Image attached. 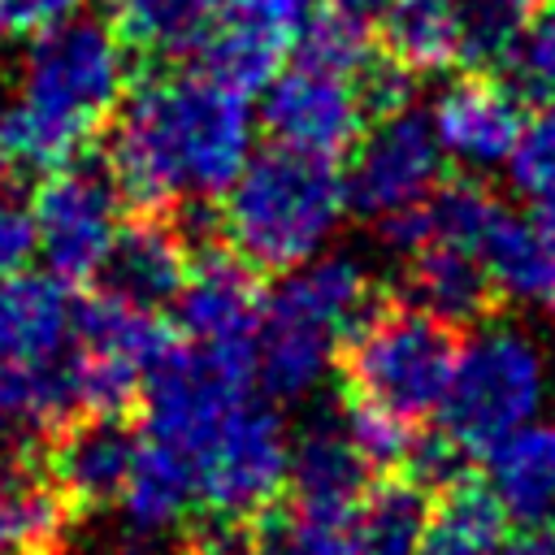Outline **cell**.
Wrapping results in <instances>:
<instances>
[{
	"instance_id": "e575fe53",
	"label": "cell",
	"mask_w": 555,
	"mask_h": 555,
	"mask_svg": "<svg viewBox=\"0 0 555 555\" xmlns=\"http://www.w3.org/2000/svg\"><path fill=\"white\" fill-rule=\"evenodd\" d=\"M308 0H217V17L221 22H238V26H256L269 30L286 43H295L299 22L308 17Z\"/></svg>"
},
{
	"instance_id": "8d00e7d4",
	"label": "cell",
	"mask_w": 555,
	"mask_h": 555,
	"mask_svg": "<svg viewBox=\"0 0 555 555\" xmlns=\"http://www.w3.org/2000/svg\"><path fill=\"white\" fill-rule=\"evenodd\" d=\"M30 434V395H26V369H13L0 360V442L13 434Z\"/></svg>"
},
{
	"instance_id": "4dcf8cb0",
	"label": "cell",
	"mask_w": 555,
	"mask_h": 555,
	"mask_svg": "<svg viewBox=\"0 0 555 555\" xmlns=\"http://www.w3.org/2000/svg\"><path fill=\"white\" fill-rule=\"evenodd\" d=\"M503 69H507V82L516 87L520 100L542 104L555 95V0L533 9V17L525 22Z\"/></svg>"
},
{
	"instance_id": "5b68a950",
	"label": "cell",
	"mask_w": 555,
	"mask_h": 555,
	"mask_svg": "<svg viewBox=\"0 0 555 555\" xmlns=\"http://www.w3.org/2000/svg\"><path fill=\"white\" fill-rule=\"evenodd\" d=\"M455 347H460L455 330L434 312L408 299L399 304L377 299L343 343L338 369H343L347 395L390 408L408 421H421L438 412L447 395Z\"/></svg>"
},
{
	"instance_id": "9c48e42d",
	"label": "cell",
	"mask_w": 555,
	"mask_h": 555,
	"mask_svg": "<svg viewBox=\"0 0 555 555\" xmlns=\"http://www.w3.org/2000/svg\"><path fill=\"white\" fill-rule=\"evenodd\" d=\"M442 182V143L434 126L403 108L390 117H373L369 134L356 139L351 165L343 173L347 208L364 221H382L434 195Z\"/></svg>"
},
{
	"instance_id": "d590c367",
	"label": "cell",
	"mask_w": 555,
	"mask_h": 555,
	"mask_svg": "<svg viewBox=\"0 0 555 555\" xmlns=\"http://www.w3.org/2000/svg\"><path fill=\"white\" fill-rule=\"evenodd\" d=\"M82 0H0V35H35L78 13Z\"/></svg>"
},
{
	"instance_id": "6da1fadb",
	"label": "cell",
	"mask_w": 555,
	"mask_h": 555,
	"mask_svg": "<svg viewBox=\"0 0 555 555\" xmlns=\"http://www.w3.org/2000/svg\"><path fill=\"white\" fill-rule=\"evenodd\" d=\"M251 156L247 95L195 69H160L121 95L104 165L134 208L208 204Z\"/></svg>"
},
{
	"instance_id": "d6a6232c",
	"label": "cell",
	"mask_w": 555,
	"mask_h": 555,
	"mask_svg": "<svg viewBox=\"0 0 555 555\" xmlns=\"http://www.w3.org/2000/svg\"><path fill=\"white\" fill-rule=\"evenodd\" d=\"M356 95L373 117H390V113H403L412 104V91H416V69H408L403 61H395L390 52H377L369 56L360 69H356Z\"/></svg>"
},
{
	"instance_id": "30bf717a",
	"label": "cell",
	"mask_w": 555,
	"mask_h": 555,
	"mask_svg": "<svg viewBox=\"0 0 555 555\" xmlns=\"http://www.w3.org/2000/svg\"><path fill=\"white\" fill-rule=\"evenodd\" d=\"M173 312L186 343L256 360V334L264 317L260 269L243 260L225 238H195V260L173 299Z\"/></svg>"
},
{
	"instance_id": "7c38bea8",
	"label": "cell",
	"mask_w": 555,
	"mask_h": 555,
	"mask_svg": "<svg viewBox=\"0 0 555 555\" xmlns=\"http://www.w3.org/2000/svg\"><path fill=\"white\" fill-rule=\"evenodd\" d=\"M39 460L69 507L104 512L126 494L139 455V429L130 425V416H74L39 438Z\"/></svg>"
},
{
	"instance_id": "d6986e66",
	"label": "cell",
	"mask_w": 555,
	"mask_h": 555,
	"mask_svg": "<svg viewBox=\"0 0 555 555\" xmlns=\"http://www.w3.org/2000/svg\"><path fill=\"white\" fill-rule=\"evenodd\" d=\"M486 486L516 525L555 520V421H525L486 455Z\"/></svg>"
},
{
	"instance_id": "7402d4cb",
	"label": "cell",
	"mask_w": 555,
	"mask_h": 555,
	"mask_svg": "<svg viewBox=\"0 0 555 555\" xmlns=\"http://www.w3.org/2000/svg\"><path fill=\"white\" fill-rule=\"evenodd\" d=\"M434 490L408 473H386L351 507V555H421Z\"/></svg>"
},
{
	"instance_id": "5bb4252c",
	"label": "cell",
	"mask_w": 555,
	"mask_h": 555,
	"mask_svg": "<svg viewBox=\"0 0 555 555\" xmlns=\"http://www.w3.org/2000/svg\"><path fill=\"white\" fill-rule=\"evenodd\" d=\"M429 126L442 143V156L481 173L512 160L525 130V113L512 82H499L486 69H468L464 78L438 91Z\"/></svg>"
},
{
	"instance_id": "ac0fdd59",
	"label": "cell",
	"mask_w": 555,
	"mask_h": 555,
	"mask_svg": "<svg viewBox=\"0 0 555 555\" xmlns=\"http://www.w3.org/2000/svg\"><path fill=\"white\" fill-rule=\"evenodd\" d=\"M69 512L39 451L0 455V555H56Z\"/></svg>"
},
{
	"instance_id": "9a60e30c",
	"label": "cell",
	"mask_w": 555,
	"mask_h": 555,
	"mask_svg": "<svg viewBox=\"0 0 555 555\" xmlns=\"http://www.w3.org/2000/svg\"><path fill=\"white\" fill-rule=\"evenodd\" d=\"M403 291H408V304L434 312L451 330L481 325L503 299L477 251L438 243V238H425L403 256Z\"/></svg>"
},
{
	"instance_id": "8fae6325",
	"label": "cell",
	"mask_w": 555,
	"mask_h": 555,
	"mask_svg": "<svg viewBox=\"0 0 555 555\" xmlns=\"http://www.w3.org/2000/svg\"><path fill=\"white\" fill-rule=\"evenodd\" d=\"M260 126L269 130L273 143L334 160L356 147L360 130L369 126V113L351 78L291 61V69H278L273 82L264 87Z\"/></svg>"
},
{
	"instance_id": "277c9868",
	"label": "cell",
	"mask_w": 555,
	"mask_h": 555,
	"mask_svg": "<svg viewBox=\"0 0 555 555\" xmlns=\"http://www.w3.org/2000/svg\"><path fill=\"white\" fill-rule=\"evenodd\" d=\"M377 304L351 256H312L264 295L256 334V386L269 399H308L338 364L343 343Z\"/></svg>"
},
{
	"instance_id": "8992f818",
	"label": "cell",
	"mask_w": 555,
	"mask_h": 555,
	"mask_svg": "<svg viewBox=\"0 0 555 555\" xmlns=\"http://www.w3.org/2000/svg\"><path fill=\"white\" fill-rule=\"evenodd\" d=\"M546 399V360L516 325H481L455 347L451 382L438 403L442 429L468 451L486 455L499 438L538 416Z\"/></svg>"
},
{
	"instance_id": "7a4b0ae2",
	"label": "cell",
	"mask_w": 555,
	"mask_h": 555,
	"mask_svg": "<svg viewBox=\"0 0 555 555\" xmlns=\"http://www.w3.org/2000/svg\"><path fill=\"white\" fill-rule=\"evenodd\" d=\"M130 61L121 35L100 17L74 13L35 30L22 52L17 91L0 100V178H43L78 156V147L113 121Z\"/></svg>"
},
{
	"instance_id": "2e32d148",
	"label": "cell",
	"mask_w": 555,
	"mask_h": 555,
	"mask_svg": "<svg viewBox=\"0 0 555 555\" xmlns=\"http://www.w3.org/2000/svg\"><path fill=\"white\" fill-rule=\"evenodd\" d=\"M481 260L499 286V295L520 304H555V195L529 199L525 212H499L486 234Z\"/></svg>"
},
{
	"instance_id": "ab89813d",
	"label": "cell",
	"mask_w": 555,
	"mask_h": 555,
	"mask_svg": "<svg viewBox=\"0 0 555 555\" xmlns=\"http://www.w3.org/2000/svg\"><path fill=\"white\" fill-rule=\"evenodd\" d=\"M330 4H338V9H347V13H356V17H364V22H369V17H377L390 0H330Z\"/></svg>"
},
{
	"instance_id": "e0dca14e",
	"label": "cell",
	"mask_w": 555,
	"mask_h": 555,
	"mask_svg": "<svg viewBox=\"0 0 555 555\" xmlns=\"http://www.w3.org/2000/svg\"><path fill=\"white\" fill-rule=\"evenodd\" d=\"M74 338L69 286L52 273H13L0 282V360L35 369L61 356Z\"/></svg>"
},
{
	"instance_id": "ba28073f",
	"label": "cell",
	"mask_w": 555,
	"mask_h": 555,
	"mask_svg": "<svg viewBox=\"0 0 555 555\" xmlns=\"http://www.w3.org/2000/svg\"><path fill=\"white\" fill-rule=\"evenodd\" d=\"M291 434L269 399L243 395L195 455V486L204 512L256 520L286 490Z\"/></svg>"
},
{
	"instance_id": "52a82bcc",
	"label": "cell",
	"mask_w": 555,
	"mask_h": 555,
	"mask_svg": "<svg viewBox=\"0 0 555 555\" xmlns=\"http://www.w3.org/2000/svg\"><path fill=\"white\" fill-rule=\"evenodd\" d=\"M121 186L104 160H78L48 169L30 195L35 243L52 278L65 286L95 282L117 230H121Z\"/></svg>"
},
{
	"instance_id": "44dd1931",
	"label": "cell",
	"mask_w": 555,
	"mask_h": 555,
	"mask_svg": "<svg viewBox=\"0 0 555 555\" xmlns=\"http://www.w3.org/2000/svg\"><path fill=\"white\" fill-rule=\"evenodd\" d=\"M217 26V0H113V30L134 61L178 65L199 56Z\"/></svg>"
},
{
	"instance_id": "83f0119b",
	"label": "cell",
	"mask_w": 555,
	"mask_h": 555,
	"mask_svg": "<svg viewBox=\"0 0 555 555\" xmlns=\"http://www.w3.org/2000/svg\"><path fill=\"white\" fill-rule=\"evenodd\" d=\"M369 56H373V48H369L364 17H356V13H347V9H338L330 0L308 9V17L295 30V43H291V61L295 65L343 74V78H356V69Z\"/></svg>"
},
{
	"instance_id": "cb8c5ba5",
	"label": "cell",
	"mask_w": 555,
	"mask_h": 555,
	"mask_svg": "<svg viewBox=\"0 0 555 555\" xmlns=\"http://www.w3.org/2000/svg\"><path fill=\"white\" fill-rule=\"evenodd\" d=\"M507 512L468 473L434 494L421 555H507Z\"/></svg>"
},
{
	"instance_id": "484cf974",
	"label": "cell",
	"mask_w": 555,
	"mask_h": 555,
	"mask_svg": "<svg viewBox=\"0 0 555 555\" xmlns=\"http://www.w3.org/2000/svg\"><path fill=\"white\" fill-rule=\"evenodd\" d=\"M382 52L416 74L460 65V4L455 0H390L377 13Z\"/></svg>"
},
{
	"instance_id": "4fadbf2b",
	"label": "cell",
	"mask_w": 555,
	"mask_h": 555,
	"mask_svg": "<svg viewBox=\"0 0 555 555\" xmlns=\"http://www.w3.org/2000/svg\"><path fill=\"white\" fill-rule=\"evenodd\" d=\"M191 260L195 238L186 234V221H178V208H139L134 221H121L91 286L160 312L178 299Z\"/></svg>"
},
{
	"instance_id": "d4e9b609",
	"label": "cell",
	"mask_w": 555,
	"mask_h": 555,
	"mask_svg": "<svg viewBox=\"0 0 555 555\" xmlns=\"http://www.w3.org/2000/svg\"><path fill=\"white\" fill-rule=\"evenodd\" d=\"M195 503H199V486H195L191 455L139 434V455H134V468H130V481L121 494L126 525L169 533L173 525L186 520V512Z\"/></svg>"
},
{
	"instance_id": "4316f807",
	"label": "cell",
	"mask_w": 555,
	"mask_h": 555,
	"mask_svg": "<svg viewBox=\"0 0 555 555\" xmlns=\"http://www.w3.org/2000/svg\"><path fill=\"white\" fill-rule=\"evenodd\" d=\"M251 546L260 555H351V507L269 503L251 520Z\"/></svg>"
},
{
	"instance_id": "1f68e13d",
	"label": "cell",
	"mask_w": 555,
	"mask_h": 555,
	"mask_svg": "<svg viewBox=\"0 0 555 555\" xmlns=\"http://www.w3.org/2000/svg\"><path fill=\"white\" fill-rule=\"evenodd\" d=\"M512 182L520 195H555V95L538 104V113L525 121L520 143L512 152Z\"/></svg>"
},
{
	"instance_id": "3957f363",
	"label": "cell",
	"mask_w": 555,
	"mask_h": 555,
	"mask_svg": "<svg viewBox=\"0 0 555 555\" xmlns=\"http://www.w3.org/2000/svg\"><path fill=\"white\" fill-rule=\"evenodd\" d=\"M221 199V238L260 273H286L321 256L347 212L334 160L286 143L251 152Z\"/></svg>"
},
{
	"instance_id": "836d02e7",
	"label": "cell",
	"mask_w": 555,
	"mask_h": 555,
	"mask_svg": "<svg viewBox=\"0 0 555 555\" xmlns=\"http://www.w3.org/2000/svg\"><path fill=\"white\" fill-rule=\"evenodd\" d=\"M35 251H39V243H35L30 204L17 195V182L0 178V282L22 273Z\"/></svg>"
},
{
	"instance_id": "74e56055",
	"label": "cell",
	"mask_w": 555,
	"mask_h": 555,
	"mask_svg": "<svg viewBox=\"0 0 555 555\" xmlns=\"http://www.w3.org/2000/svg\"><path fill=\"white\" fill-rule=\"evenodd\" d=\"M100 555H169V542H165V533H152V529H134V525H126Z\"/></svg>"
},
{
	"instance_id": "ffe728a7",
	"label": "cell",
	"mask_w": 555,
	"mask_h": 555,
	"mask_svg": "<svg viewBox=\"0 0 555 555\" xmlns=\"http://www.w3.org/2000/svg\"><path fill=\"white\" fill-rule=\"evenodd\" d=\"M291 499L325 503V507H356V499L369 490V460L356 451L343 421H312L291 442V473H286Z\"/></svg>"
},
{
	"instance_id": "f1b7e54d",
	"label": "cell",
	"mask_w": 555,
	"mask_h": 555,
	"mask_svg": "<svg viewBox=\"0 0 555 555\" xmlns=\"http://www.w3.org/2000/svg\"><path fill=\"white\" fill-rule=\"evenodd\" d=\"M460 4V65L503 69L538 0H455Z\"/></svg>"
},
{
	"instance_id": "f35d334b",
	"label": "cell",
	"mask_w": 555,
	"mask_h": 555,
	"mask_svg": "<svg viewBox=\"0 0 555 555\" xmlns=\"http://www.w3.org/2000/svg\"><path fill=\"white\" fill-rule=\"evenodd\" d=\"M507 555H555V520L525 525V533L516 542H507Z\"/></svg>"
},
{
	"instance_id": "f546056e",
	"label": "cell",
	"mask_w": 555,
	"mask_h": 555,
	"mask_svg": "<svg viewBox=\"0 0 555 555\" xmlns=\"http://www.w3.org/2000/svg\"><path fill=\"white\" fill-rule=\"evenodd\" d=\"M338 421L351 434L356 451L369 460V468L395 473V468L408 464L412 442H416V421H408V416H399L390 408H377L369 399H356V395L343 399V416Z\"/></svg>"
},
{
	"instance_id": "603a6c76",
	"label": "cell",
	"mask_w": 555,
	"mask_h": 555,
	"mask_svg": "<svg viewBox=\"0 0 555 555\" xmlns=\"http://www.w3.org/2000/svg\"><path fill=\"white\" fill-rule=\"evenodd\" d=\"M74 343L113 356L147 377V369L173 347V334L156 308H139L108 291H91L87 299L74 304Z\"/></svg>"
}]
</instances>
